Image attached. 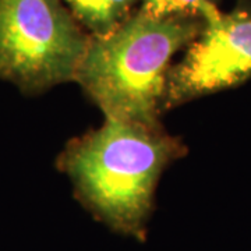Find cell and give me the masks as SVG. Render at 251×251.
I'll list each match as a JSON object with an SVG mask.
<instances>
[{"label":"cell","mask_w":251,"mask_h":251,"mask_svg":"<svg viewBox=\"0 0 251 251\" xmlns=\"http://www.w3.org/2000/svg\"><path fill=\"white\" fill-rule=\"evenodd\" d=\"M181 155V144L162 127L106 119L98 130L74 140L60 165L95 218L113 232L143 242L158 180Z\"/></svg>","instance_id":"6da1fadb"},{"label":"cell","mask_w":251,"mask_h":251,"mask_svg":"<svg viewBox=\"0 0 251 251\" xmlns=\"http://www.w3.org/2000/svg\"><path fill=\"white\" fill-rule=\"evenodd\" d=\"M201 28L202 18H159L140 10L108 35L91 36L75 81L106 119L161 128L172 59Z\"/></svg>","instance_id":"7a4b0ae2"},{"label":"cell","mask_w":251,"mask_h":251,"mask_svg":"<svg viewBox=\"0 0 251 251\" xmlns=\"http://www.w3.org/2000/svg\"><path fill=\"white\" fill-rule=\"evenodd\" d=\"M90 42L62 0H0V80L24 94L75 80Z\"/></svg>","instance_id":"3957f363"},{"label":"cell","mask_w":251,"mask_h":251,"mask_svg":"<svg viewBox=\"0 0 251 251\" xmlns=\"http://www.w3.org/2000/svg\"><path fill=\"white\" fill-rule=\"evenodd\" d=\"M201 18V31L171 69L163 109L232 88L251 77V9L222 13L211 4Z\"/></svg>","instance_id":"277c9868"},{"label":"cell","mask_w":251,"mask_h":251,"mask_svg":"<svg viewBox=\"0 0 251 251\" xmlns=\"http://www.w3.org/2000/svg\"><path fill=\"white\" fill-rule=\"evenodd\" d=\"M135 0H64L67 9L91 36H105L131 16Z\"/></svg>","instance_id":"5b68a950"},{"label":"cell","mask_w":251,"mask_h":251,"mask_svg":"<svg viewBox=\"0 0 251 251\" xmlns=\"http://www.w3.org/2000/svg\"><path fill=\"white\" fill-rule=\"evenodd\" d=\"M212 0H143L144 13L159 18L187 17L201 18Z\"/></svg>","instance_id":"8992f818"}]
</instances>
